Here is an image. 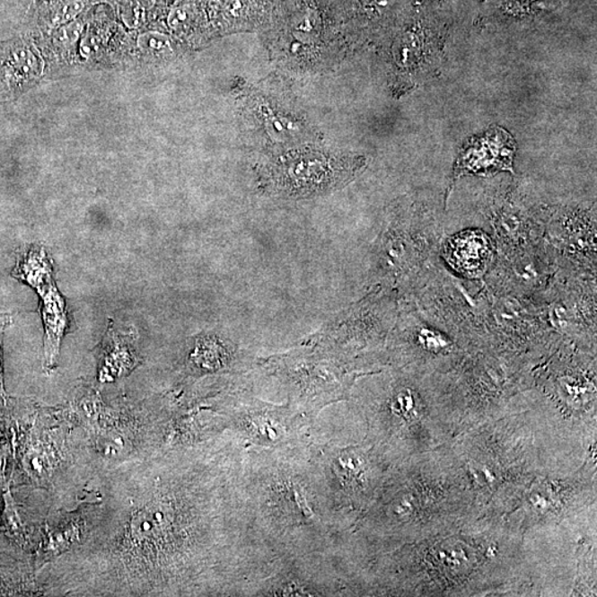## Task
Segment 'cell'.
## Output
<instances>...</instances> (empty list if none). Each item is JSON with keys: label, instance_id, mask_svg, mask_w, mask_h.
Instances as JSON below:
<instances>
[{"label": "cell", "instance_id": "1", "mask_svg": "<svg viewBox=\"0 0 597 597\" xmlns=\"http://www.w3.org/2000/svg\"><path fill=\"white\" fill-rule=\"evenodd\" d=\"M235 480L251 547L268 557H338L347 519L329 493L312 441L239 446Z\"/></svg>", "mask_w": 597, "mask_h": 597}, {"label": "cell", "instance_id": "2", "mask_svg": "<svg viewBox=\"0 0 597 597\" xmlns=\"http://www.w3.org/2000/svg\"><path fill=\"white\" fill-rule=\"evenodd\" d=\"M257 366L262 374L278 381L286 403L312 422L328 406L347 399L356 377L346 363L305 344L258 357Z\"/></svg>", "mask_w": 597, "mask_h": 597}, {"label": "cell", "instance_id": "3", "mask_svg": "<svg viewBox=\"0 0 597 597\" xmlns=\"http://www.w3.org/2000/svg\"><path fill=\"white\" fill-rule=\"evenodd\" d=\"M221 414L224 434L241 447L283 449L312 441V420L286 402L256 398L251 389L229 395Z\"/></svg>", "mask_w": 597, "mask_h": 597}, {"label": "cell", "instance_id": "4", "mask_svg": "<svg viewBox=\"0 0 597 597\" xmlns=\"http://www.w3.org/2000/svg\"><path fill=\"white\" fill-rule=\"evenodd\" d=\"M337 557L262 558L233 596L305 597L347 593Z\"/></svg>", "mask_w": 597, "mask_h": 597}, {"label": "cell", "instance_id": "5", "mask_svg": "<svg viewBox=\"0 0 597 597\" xmlns=\"http://www.w3.org/2000/svg\"><path fill=\"white\" fill-rule=\"evenodd\" d=\"M361 160L315 151L291 152L271 161L264 180L272 193L310 198L342 188L362 169Z\"/></svg>", "mask_w": 597, "mask_h": 597}, {"label": "cell", "instance_id": "6", "mask_svg": "<svg viewBox=\"0 0 597 597\" xmlns=\"http://www.w3.org/2000/svg\"><path fill=\"white\" fill-rule=\"evenodd\" d=\"M365 447H338L317 443V452L334 504L347 519L373 495L381 470L376 458Z\"/></svg>", "mask_w": 597, "mask_h": 597}, {"label": "cell", "instance_id": "7", "mask_svg": "<svg viewBox=\"0 0 597 597\" xmlns=\"http://www.w3.org/2000/svg\"><path fill=\"white\" fill-rule=\"evenodd\" d=\"M258 357L231 338L218 332H204L193 338L186 352L184 373L189 377L222 376L250 379L258 371Z\"/></svg>", "mask_w": 597, "mask_h": 597}, {"label": "cell", "instance_id": "8", "mask_svg": "<svg viewBox=\"0 0 597 597\" xmlns=\"http://www.w3.org/2000/svg\"><path fill=\"white\" fill-rule=\"evenodd\" d=\"M137 338L138 333L135 327H119L113 320H109L100 351V382L121 379L140 365Z\"/></svg>", "mask_w": 597, "mask_h": 597}, {"label": "cell", "instance_id": "9", "mask_svg": "<svg viewBox=\"0 0 597 597\" xmlns=\"http://www.w3.org/2000/svg\"><path fill=\"white\" fill-rule=\"evenodd\" d=\"M514 153L513 138L507 132L496 128L479 140L472 141L462 151L457 163V174L513 171Z\"/></svg>", "mask_w": 597, "mask_h": 597}, {"label": "cell", "instance_id": "10", "mask_svg": "<svg viewBox=\"0 0 597 597\" xmlns=\"http://www.w3.org/2000/svg\"><path fill=\"white\" fill-rule=\"evenodd\" d=\"M40 298V312L44 323V369L47 373L58 364L62 338L69 327L66 303L55 283L37 293Z\"/></svg>", "mask_w": 597, "mask_h": 597}, {"label": "cell", "instance_id": "11", "mask_svg": "<svg viewBox=\"0 0 597 597\" xmlns=\"http://www.w3.org/2000/svg\"><path fill=\"white\" fill-rule=\"evenodd\" d=\"M490 257L488 238L477 232L461 233L449 242L448 258L461 272L477 276L486 269Z\"/></svg>", "mask_w": 597, "mask_h": 597}, {"label": "cell", "instance_id": "12", "mask_svg": "<svg viewBox=\"0 0 597 597\" xmlns=\"http://www.w3.org/2000/svg\"><path fill=\"white\" fill-rule=\"evenodd\" d=\"M13 276L36 293L55 283L54 267L45 248L31 245L19 256Z\"/></svg>", "mask_w": 597, "mask_h": 597}, {"label": "cell", "instance_id": "13", "mask_svg": "<svg viewBox=\"0 0 597 597\" xmlns=\"http://www.w3.org/2000/svg\"><path fill=\"white\" fill-rule=\"evenodd\" d=\"M6 74L11 80H31L40 75V61L30 48H16L6 61Z\"/></svg>", "mask_w": 597, "mask_h": 597}, {"label": "cell", "instance_id": "14", "mask_svg": "<svg viewBox=\"0 0 597 597\" xmlns=\"http://www.w3.org/2000/svg\"><path fill=\"white\" fill-rule=\"evenodd\" d=\"M137 47L145 55L166 57L173 52L171 38L165 33L147 31L137 37Z\"/></svg>", "mask_w": 597, "mask_h": 597}, {"label": "cell", "instance_id": "15", "mask_svg": "<svg viewBox=\"0 0 597 597\" xmlns=\"http://www.w3.org/2000/svg\"><path fill=\"white\" fill-rule=\"evenodd\" d=\"M83 31V25L79 21H73L65 23L56 35V40L58 44L69 47L79 40L81 33Z\"/></svg>", "mask_w": 597, "mask_h": 597}, {"label": "cell", "instance_id": "16", "mask_svg": "<svg viewBox=\"0 0 597 597\" xmlns=\"http://www.w3.org/2000/svg\"><path fill=\"white\" fill-rule=\"evenodd\" d=\"M84 3L83 0H68L57 12L54 23L55 25H65V23L73 22L78 13L83 11Z\"/></svg>", "mask_w": 597, "mask_h": 597}, {"label": "cell", "instance_id": "17", "mask_svg": "<svg viewBox=\"0 0 597 597\" xmlns=\"http://www.w3.org/2000/svg\"><path fill=\"white\" fill-rule=\"evenodd\" d=\"M192 12L188 7H176L171 12L169 16V25L171 30L181 31L192 21Z\"/></svg>", "mask_w": 597, "mask_h": 597}, {"label": "cell", "instance_id": "18", "mask_svg": "<svg viewBox=\"0 0 597 597\" xmlns=\"http://www.w3.org/2000/svg\"><path fill=\"white\" fill-rule=\"evenodd\" d=\"M11 324V317L9 315H2L0 317V394H3V374H2V341L6 329Z\"/></svg>", "mask_w": 597, "mask_h": 597}, {"label": "cell", "instance_id": "19", "mask_svg": "<svg viewBox=\"0 0 597 597\" xmlns=\"http://www.w3.org/2000/svg\"><path fill=\"white\" fill-rule=\"evenodd\" d=\"M395 3V0H363V4L365 6L372 9H386L391 6Z\"/></svg>", "mask_w": 597, "mask_h": 597}, {"label": "cell", "instance_id": "20", "mask_svg": "<svg viewBox=\"0 0 597 597\" xmlns=\"http://www.w3.org/2000/svg\"><path fill=\"white\" fill-rule=\"evenodd\" d=\"M137 3L141 4L142 7L151 8L154 4L155 0H137Z\"/></svg>", "mask_w": 597, "mask_h": 597}]
</instances>
